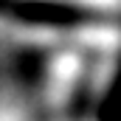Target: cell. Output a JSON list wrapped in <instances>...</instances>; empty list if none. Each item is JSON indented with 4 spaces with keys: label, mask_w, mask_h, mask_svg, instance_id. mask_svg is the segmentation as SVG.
Masks as SVG:
<instances>
[{
    "label": "cell",
    "mask_w": 121,
    "mask_h": 121,
    "mask_svg": "<svg viewBox=\"0 0 121 121\" xmlns=\"http://www.w3.org/2000/svg\"><path fill=\"white\" fill-rule=\"evenodd\" d=\"M0 17L26 26H45V28H73L101 20V14L90 9L62 0H0Z\"/></svg>",
    "instance_id": "cell-1"
},
{
    "label": "cell",
    "mask_w": 121,
    "mask_h": 121,
    "mask_svg": "<svg viewBox=\"0 0 121 121\" xmlns=\"http://www.w3.org/2000/svg\"><path fill=\"white\" fill-rule=\"evenodd\" d=\"M121 113V59L116 68V76L110 82V87L101 99V107H99V121H116V116Z\"/></svg>",
    "instance_id": "cell-2"
},
{
    "label": "cell",
    "mask_w": 121,
    "mask_h": 121,
    "mask_svg": "<svg viewBox=\"0 0 121 121\" xmlns=\"http://www.w3.org/2000/svg\"><path fill=\"white\" fill-rule=\"evenodd\" d=\"M116 121H121V113H118V116H116Z\"/></svg>",
    "instance_id": "cell-3"
}]
</instances>
